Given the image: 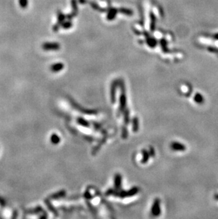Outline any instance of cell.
<instances>
[{"mask_svg": "<svg viewBox=\"0 0 218 219\" xmlns=\"http://www.w3.org/2000/svg\"><path fill=\"white\" fill-rule=\"evenodd\" d=\"M120 89H121V94L120 96V106H119V113H122L126 109L127 105V97L126 94V89L125 85L123 80H120Z\"/></svg>", "mask_w": 218, "mask_h": 219, "instance_id": "cell-1", "label": "cell"}, {"mask_svg": "<svg viewBox=\"0 0 218 219\" xmlns=\"http://www.w3.org/2000/svg\"><path fill=\"white\" fill-rule=\"evenodd\" d=\"M140 191V189L138 187H135L132 188L128 191H118V190H113V195L115 196V197H120V198H126V197H132V196L137 194Z\"/></svg>", "mask_w": 218, "mask_h": 219, "instance_id": "cell-2", "label": "cell"}, {"mask_svg": "<svg viewBox=\"0 0 218 219\" xmlns=\"http://www.w3.org/2000/svg\"><path fill=\"white\" fill-rule=\"evenodd\" d=\"M151 213L154 216H159L161 214V208H160V200L159 199H156L153 202Z\"/></svg>", "mask_w": 218, "mask_h": 219, "instance_id": "cell-3", "label": "cell"}, {"mask_svg": "<svg viewBox=\"0 0 218 219\" xmlns=\"http://www.w3.org/2000/svg\"><path fill=\"white\" fill-rule=\"evenodd\" d=\"M118 82L117 81H113L111 84V103L114 104L115 102V96H116V90H117V87H118Z\"/></svg>", "mask_w": 218, "mask_h": 219, "instance_id": "cell-4", "label": "cell"}, {"mask_svg": "<svg viewBox=\"0 0 218 219\" xmlns=\"http://www.w3.org/2000/svg\"><path fill=\"white\" fill-rule=\"evenodd\" d=\"M170 148L173 151H185L186 150V147L184 144H182L179 142H173L171 143Z\"/></svg>", "mask_w": 218, "mask_h": 219, "instance_id": "cell-5", "label": "cell"}, {"mask_svg": "<svg viewBox=\"0 0 218 219\" xmlns=\"http://www.w3.org/2000/svg\"><path fill=\"white\" fill-rule=\"evenodd\" d=\"M114 186L116 190L119 191L121 189L122 186V177L120 174L117 173L114 177Z\"/></svg>", "mask_w": 218, "mask_h": 219, "instance_id": "cell-6", "label": "cell"}, {"mask_svg": "<svg viewBox=\"0 0 218 219\" xmlns=\"http://www.w3.org/2000/svg\"><path fill=\"white\" fill-rule=\"evenodd\" d=\"M59 48L57 43H45L43 45V48L45 50H56Z\"/></svg>", "mask_w": 218, "mask_h": 219, "instance_id": "cell-7", "label": "cell"}, {"mask_svg": "<svg viewBox=\"0 0 218 219\" xmlns=\"http://www.w3.org/2000/svg\"><path fill=\"white\" fill-rule=\"evenodd\" d=\"M64 68V65L61 62H58V63H55L54 65H52L50 67V70L53 73H57L59 72L60 70H62Z\"/></svg>", "mask_w": 218, "mask_h": 219, "instance_id": "cell-8", "label": "cell"}, {"mask_svg": "<svg viewBox=\"0 0 218 219\" xmlns=\"http://www.w3.org/2000/svg\"><path fill=\"white\" fill-rule=\"evenodd\" d=\"M142 159L141 160V163L142 164H146L148 160H149V157H150V155H149V152L146 150H142Z\"/></svg>", "mask_w": 218, "mask_h": 219, "instance_id": "cell-9", "label": "cell"}, {"mask_svg": "<svg viewBox=\"0 0 218 219\" xmlns=\"http://www.w3.org/2000/svg\"><path fill=\"white\" fill-rule=\"evenodd\" d=\"M194 101L196 102V103L198 104H201L204 102V97L200 93H196L194 96Z\"/></svg>", "mask_w": 218, "mask_h": 219, "instance_id": "cell-10", "label": "cell"}, {"mask_svg": "<svg viewBox=\"0 0 218 219\" xmlns=\"http://www.w3.org/2000/svg\"><path fill=\"white\" fill-rule=\"evenodd\" d=\"M66 194L65 191H61L59 192L55 193V194H53V195L50 196V199H60L64 197Z\"/></svg>", "mask_w": 218, "mask_h": 219, "instance_id": "cell-11", "label": "cell"}, {"mask_svg": "<svg viewBox=\"0 0 218 219\" xmlns=\"http://www.w3.org/2000/svg\"><path fill=\"white\" fill-rule=\"evenodd\" d=\"M50 142L54 145H57L60 142V138L56 134H53L50 136Z\"/></svg>", "mask_w": 218, "mask_h": 219, "instance_id": "cell-12", "label": "cell"}, {"mask_svg": "<svg viewBox=\"0 0 218 219\" xmlns=\"http://www.w3.org/2000/svg\"><path fill=\"white\" fill-rule=\"evenodd\" d=\"M139 130V120L138 117H134L132 119V131L133 132H138Z\"/></svg>", "mask_w": 218, "mask_h": 219, "instance_id": "cell-13", "label": "cell"}, {"mask_svg": "<svg viewBox=\"0 0 218 219\" xmlns=\"http://www.w3.org/2000/svg\"><path fill=\"white\" fill-rule=\"evenodd\" d=\"M77 123H78L79 125H82V126L84 127H89L90 126V124L89 122L87 121H86L85 119H82V118H79L78 119H77Z\"/></svg>", "mask_w": 218, "mask_h": 219, "instance_id": "cell-14", "label": "cell"}, {"mask_svg": "<svg viewBox=\"0 0 218 219\" xmlns=\"http://www.w3.org/2000/svg\"><path fill=\"white\" fill-rule=\"evenodd\" d=\"M129 110L128 108L124 110V123L126 124V125H127L129 123L130 121V118H129Z\"/></svg>", "mask_w": 218, "mask_h": 219, "instance_id": "cell-15", "label": "cell"}, {"mask_svg": "<svg viewBox=\"0 0 218 219\" xmlns=\"http://www.w3.org/2000/svg\"><path fill=\"white\" fill-rule=\"evenodd\" d=\"M45 204H46L47 206H48V209H49L50 210V211H51L52 212H53V214H55V216H57V215H58V214H57V211H56V210L54 209V207H53V206H52L51 203H50L49 201H48V200H45Z\"/></svg>", "mask_w": 218, "mask_h": 219, "instance_id": "cell-16", "label": "cell"}, {"mask_svg": "<svg viewBox=\"0 0 218 219\" xmlns=\"http://www.w3.org/2000/svg\"><path fill=\"white\" fill-rule=\"evenodd\" d=\"M128 136V131L127 128L126 126H123L122 128V138L124 139L127 138Z\"/></svg>", "mask_w": 218, "mask_h": 219, "instance_id": "cell-17", "label": "cell"}, {"mask_svg": "<svg viewBox=\"0 0 218 219\" xmlns=\"http://www.w3.org/2000/svg\"><path fill=\"white\" fill-rule=\"evenodd\" d=\"M19 1L21 8H26L28 6V0H19Z\"/></svg>", "mask_w": 218, "mask_h": 219, "instance_id": "cell-18", "label": "cell"}, {"mask_svg": "<svg viewBox=\"0 0 218 219\" xmlns=\"http://www.w3.org/2000/svg\"><path fill=\"white\" fill-rule=\"evenodd\" d=\"M43 211L42 208L37 207V208H36V209H34L29 210V211H28V213H29V214H35V213H36V214H37V213L40 212V211Z\"/></svg>", "mask_w": 218, "mask_h": 219, "instance_id": "cell-19", "label": "cell"}, {"mask_svg": "<svg viewBox=\"0 0 218 219\" xmlns=\"http://www.w3.org/2000/svg\"><path fill=\"white\" fill-rule=\"evenodd\" d=\"M149 155H150L151 157H155V149H154V148H152V147H149Z\"/></svg>", "mask_w": 218, "mask_h": 219, "instance_id": "cell-20", "label": "cell"}, {"mask_svg": "<svg viewBox=\"0 0 218 219\" xmlns=\"http://www.w3.org/2000/svg\"><path fill=\"white\" fill-rule=\"evenodd\" d=\"M84 196L85 198H86V199H88V200L91 199L92 198V196H91V194H90V192L89 191H86V192L84 193Z\"/></svg>", "mask_w": 218, "mask_h": 219, "instance_id": "cell-21", "label": "cell"}, {"mask_svg": "<svg viewBox=\"0 0 218 219\" xmlns=\"http://www.w3.org/2000/svg\"><path fill=\"white\" fill-rule=\"evenodd\" d=\"M215 199L216 200H218V194H216V195H215Z\"/></svg>", "mask_w": 218, "mask_h": 219, "instance_id": "cell-22", "label": "cell"}]
</instances>
